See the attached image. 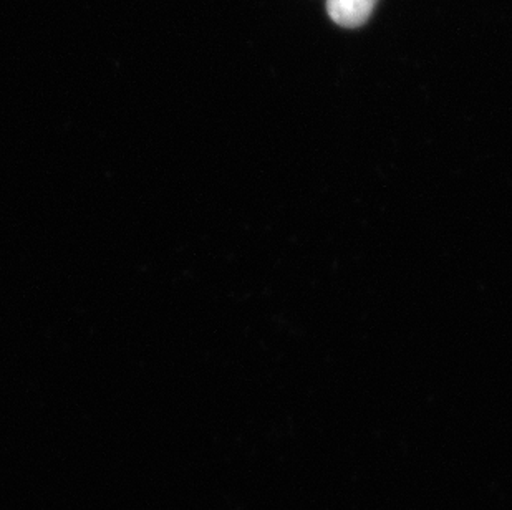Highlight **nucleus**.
<instances>
[{
  "mask_svg": "<svg viewBox=\"0 0 512 510\" xmlns=\"http://www.w3.org/2000/svg\"><path fill=\"white\" fill-rule=\"evenodd\" d=\"M378 0H327V10L335 24L355 29L365 24Z\"/></svg>",
  "mask_w": 512,
  "mask_h": 510,
  "instance_id": "1",
  "label": "nucleus"
}]
</instances>
